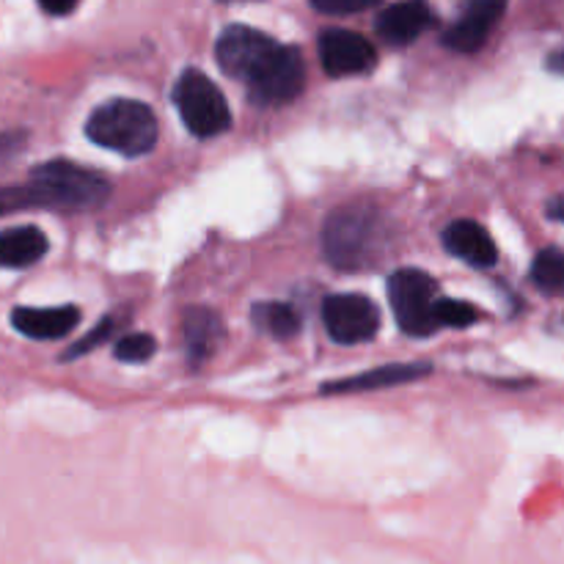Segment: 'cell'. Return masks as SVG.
<instances>
[{"instance_id":"obj_1","label":"cell","mask_w":564,"mask_h":564,"mask_svg":"<svg viewBox=\"0 0 564 564\" xmlns=\"http://www.w3.org/2000/svg\"><path fill=\"white\" fill-rule=\"evenodd\" d=\"M386 226L372 204H345L325 220L323 251L339 270H364L380 259Z\"/></svg>"},{"instance_id":"obj_2","label":"cell","mask_w":564,"mask_h":564,"mask_svg":"<svg viewBox=\"0 0 564 564\" xmlns=\"http://www.w3.org/2000/svg\"><path fill=\"white\" fill-rule=\"evenodd\" d=\"M86 135L110 152L141 158L158 143V116L138 99H110L88 116Z\"/></svg>"},{"instance_id":"obj_3","label":"cell","mask_w":564,"mask_h":564,"mask_svg":"<svg viewBox=\"0 0 564 564\" xmlns=\"http://www.w3.org/2000/svg\"><path fill=\"white\" fill-rule=\"evenodd\" d=\"M31 182L42 193L44 209H94L110 196L108 180L69 160H50L36 165Z\"/></svg>"},{"instance_id":"obj_4","label":"cell","mask_w":564,"mask_h":564,"mask_svg":"<svg viewBox=\"0 0 564 564\" xmlns=\"http://www.w3.org/2000/svg\"><path fill=\"white\" fill-rule=\"evenodd\" d=\"M174 102L182 121L196 138H213L229 130L231 110L220 88L204 72L187 69L174 86Z\"/></svg>"},{"instance_id":"obj_5","label":"cell","mask_w":564,"mask_h":564,"mask_svg":"<svg viewBox=\"0 0 564 564\" xmlns=\"http://www.w3.org/2000/svg\"><path fill=\"white\" fill-rule=\"evenodd\" d=\"M389 301L397 323L408 336H430L438 330V284L433 275L411 268L397 270L389 279Z\"/></svg>"},{"instance_id":"obj_6","label":"cell","mask_w":564,"mask_h":564,"mask_svg":"<svg viewBox=\"0 0 564 564\" xmlns=\"http://www.w3.org/2000/svg\"><path fill=\"white\" fill-rule=\"evenodd\" d=\"M306 86V64L297 47H284L279 44L268 64L248 80V97L253 105L273 108V105H286L297 97Z\"/></svg>"},{"instance_id":"obj_7","label":"cell","mask_w":564,"mask_h":564,"mask_svg":"<svg viewBox=\"0 0 564 564\" xmlns=\"http://www.w3.org/2000/svg\"><path fill=\"white\" fill-rule=\"evenodd\" d=\"M275 50H279V42L270 39L268 33L248 25H231L220 33L218 44H215V58L226 75L248 83L268 64Z\"/></svg>"},{"instance_id":"obj_8","label":"cell","mask_w":564,"mask_h":564,"mask_svg":"<svg viewBox=\"0 0 564 564\" xmlns=\"http://www.w3.org/2000/svg\"><path fill=\"white\" fill-rule=\"evenodd\" d=\"M323 323L330 339L339 341V345H361L378 334L380 312L367 295L341 292V295L325 297Z\"/></svg>"},{"instance_id":"obj_9","label":"cell","mask_w":564,"mask_h":564,"mask_svg":"<svg viewBox=\"0 0 564 564\" xmlns=\"http://www.w3.org/2000/svg\"><path fill=\"white\" fill-rule=\"evenodd\" d=\"M319 61L323 69L330 77H347V75H361L369 72L378 61L372 42L356 31H345V28H328L319 33Z\"/></svg>"},{"instance_id":"obj_10","label":"cell","mask_w":564,"mask_h":564,"mask_svg":"<svg viewBox=\"0 0 564 564\" xmlns=\"http://www.w3.org/2000/svg\"><path fill=\"white\" fill-rule=\"evenodd\" d=\"M507 0H468L466 14L444 33V44L455 53H477L501 20Z\"/></svg>"},{"instance_id":"obj_11","label":"cell","mask_w":564,"mask_h":564,"mask_svg":"<svg viewBox=\"0 0 564 564\" xmlns=\"http://www.w3.org/2000/svg\"><path fill=\"white\" fill-rule=\"evenodd\" d=\"M182 334H185V350L191 358V367H202L207 358L218 352L224 345L226 328L224 319L204 306H191L182 317Z\"/></svg>"},{"instance_id":"obj_12","label":"cell","mask_w":564,"mask_h":564,"mask_svg":"<svg viewBox=\"0 0 564 564\" xmlns=\"http://www.w3.org/2000/svg\"><path fill=\"white\" fill-rule=\"evenodd\" d=\"M433 25V9L427 0H402L378 17V33L389 44H411Z\"/></svg>"},{"instance_id":"obj_13","label":"cell","mask_w":564,"mask_h":564,"mask_svg":"<svg viewBox=\"0 0 564 564\" xmlns=\"http://www.w3.org/2000/svg\"><path fill=\"white\" fill-rule=\"evenodd\" d=\"M444 246L446 251L455 253L457 259L468 262L471 268H494L496 259H499V248H496L494 237L477 220H455V224L446 226Z\"/></svg>"},{"instance_id":"obj_14","label":"cell","mask_w":564,"mask_h":564,"mask_svg":"<svg viewBox=\"0 0 564 564\" xmlns=\"http://www.w3.org/2000/svg\"><path fill=\"white\" fill-rule=\"evenodd\" d=\"M433 372V364H389V367L369 369L358 378L334 380L323 386V394H358V391H378L391 389V386L411 383V380L427 378Z\"/></svg>"},{"instance_id":"obj_15","label":"cell","mask_w":564,"mask_h":564,"mask_svg":"<svg viewBox=\"0 0 564 564\" xmlns=\"http://www.w3.org/2000/svg\"><path fill=\"white\" fill-rule=\"evenodd\" d=\"M80 323V312L75 306H55V308H31L20 306L11 312V325L20 330L28 339H61L77 328Z\"/></svg>"},{"instance_id":"obj_16","label":"cell","mask_w":564,"mask_h":564,"mask_svg":"<svg viewBox=\"0 0 564 564\" xmlns=\"http://www.w3.org/2000/svg\"><path fill=\"white\" fill-rule=\"evenodd\" d=\"M47 235L36 226H17V229L0 231V268H31L47 253Z\"/></svg>"},{"instance_id":"obj_17","label":"cell","mask_w":564,"mask_h":564,"mask_svg":"<svg viewBox=\"0 0 564 564\" xmlns=\"http://www.w3.org/2000/svg\"><path fill=\"white\" fill-rule=\"evenodd\" d=\"M251 317L259 330L275 336V339H292V336L301 334V314H297L290 303H257Z\"/></svg>"},{"instance_id":"obj_18","label":"cell","mask_w":564,"mask_h":564,"mask_svg":"<svg viewBox=\"0 0 564 564\" xmlns=\"http://www.w3.org/2000/svg\"><path fill=\"white\" fill-rule=\"evenodd\" d=\"M532 281L549 295H564V251L545 248L534 257Z\"/></svg>"},{"instance_id":"obj_19","label":"cell","mask_w":564,"mask_h":564,"mask_svg":"<svg viewBox=\"0 0 564 564\" xmlns=\"http://www.w3.org/2000/svg\"><path fill=\"white\" fill-rule=\"evenodd\" d=\"M435 317H438V325H446V328H468L471 323H477L479 312L466 301L438 297V303H435Z\"/></svg>"},{"instance_id":"obj_20","label":"cell","mask_w":564,"mask_h":564,"mask_svg":"<svg viewBox=\"0 0 564 564\" xmlns=\"http://www.w3.org/2000/svg\"><path fill=\"white\" fill-rule=\"evenodd\" d=\"M158 350V341L149 334H130L124 339L116 341V358L124 364H143L154 356Z\"/></svg>"},{"instance_id":"obj_21","label":"cell","mask_w":564,"mask_h":564,"mask_svg":"<svg viewBox=\"0 0 564 564\" xmlns=\"http://www.w3.org/2000/svg\"><path fill=\"white\" fill-rule=\"evenodd\" d=\"M380 0H312V6L323 14L347 17V14H361V11L372 9Z\"/></svg>"},{"instance_id":"obj_22","label":"cell","mask_w":564,"mask_h":564,"mask_svg":"<svg viewBox=\"0 0 564 564\" xmlns=\"http://www.w3.org/2000/svg\"><path fill=\"white\" fill-rule=\"evenodd\" d=\"M113 328H116V319L113 317H108V319H102V323H99L97 325V328H94L91 330V334H88L86 336V339H80V341H77V345L75 347H72V350L69 352H66V361H72V358H77V356H83V352H88V350H91V347H97L99 345V341H105V339H108V336L110 334H113Z\"/></svg>"},{"instance_id":"obj_23","label":"cell","mask_w":564,"mask_h":564,"mask_svg":"<svg viewBox=\"0 0 564 564\" xmlns=\"http://www.w3.org/2000/svg\"><path fill=\"white\" fill-rule=\"evenodd\" d=\"M22 147H25V135L22 132H6V135H0V163L14 158Z\"/></svg>"},{"instance_id":"obj_24","label":"cell","mask_w":564,"mask_h":564,"mask_svg":"<svg viewBox=\"0 0 564 564\" xmlns=\"http://www.w3.org/2000/svg\"><path fill=\"white\" fill-rule=\"evenodd\" d=\"M80 0H39L42 11H47L50 17H66L77 9Z\"/></svg>"},{"instance_id":"obj_25","label":"cell","mask_w":564,"mask_h":564,"mask_svg":"<svg viewBox=\"0 0 564 564\" xmlns=\"http://www.w3.org/2000/svg\"><path fill=\"white\" fill-rule=\"evenodd\" d=\"M545 66H549L551 72H556V75H564V50H560V53H554V55H549Z\"/></svg>"},{"instance_id":"obj_26","label":"cell","mask_w":564,"mask_h":564,"mask_svg":"<svg viewBox=\"0 0 564 564\" xmlns=\"http://www.w3.org/2000/svg\"><path fill=\"white\" fill-rule=\"evenodd\" d=\"M549 215H551V218H554V220H562V224H564V196L554 198V202H551Z\"/></svg>"}]
</instances>
